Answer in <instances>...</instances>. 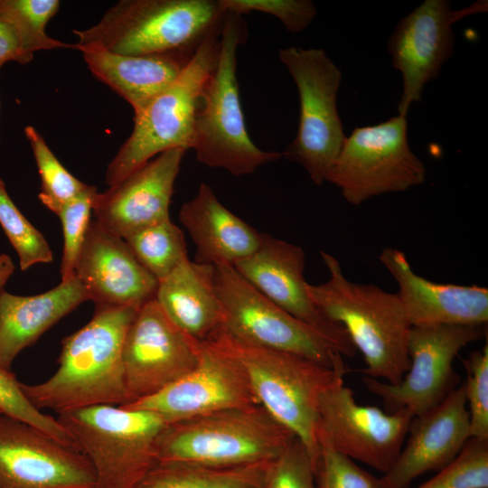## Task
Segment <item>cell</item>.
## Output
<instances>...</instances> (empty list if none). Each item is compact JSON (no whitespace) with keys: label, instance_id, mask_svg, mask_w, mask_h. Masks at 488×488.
Masks as SVG:
<instances>
[{"label":"cell","instance_id":"obj_10","mask_svg":"<svg viewBox=\"0 0 488 488\" xmlns=\"http://www.w3.org/2000/svg\"><path fill=\"white\" fill-rule=\"evenodd\" d=\"M407 130V116L401 114L378 125L355 127L325 182L337 186L352 205L421 184L426 167L411 151Z\"/></svg>","mask_w":488,"mask_h":488},{"label":"cell","instance_id":"obj_39","mask_svg":"<svg viewBox=\"0 0 488 488\" xmlns=\"http://www.w3.org/2000/svg\"><path fill=\"white\" fill-rule=\"evenodd\" d=\"M8 61L29 63L21 51L15 31L10 24L0 20V69Z\"/></svg>","mask_w":488,"mask_h":488},{"label":"cell","instance_id":"obj_40","mask_svg":"<svg viewBox=\"0 0 488 488\" xmlns=\"http://www.w3.org/2000/svg\"><path fill=\"white\" fill-rule=\"evenodd\" d=\"M14 271V264L6 254H0V293L5 290L4 286Z\"/></svg>","mask_w":488,"mask_h":488},{"label":"cell","instance_id":"obj_8","mask_svg":"<svg viewBox=\"0 0 488 488\" xmlns=\"http://www.w3.org/2000/svg\"><path fill=\"white\" fill-rule=\"evenodd\" d=\"M220 35L205 41L177 80L134 114L130 136L108 165V187L166 150L192 149L196 112L203 86L218 61Z\"/></svg>","mask_w":488,"mask_h":488},{"label":"cell","instance_id":"obj_12","mask_svg":"<svg viewBox=\"0 0 488 488\" xmlns=\"http://www.w3.org/2000/svg\"><path fill=\"white\" fill-rule=\"evenodd\" d=\"M414 417L408 408L386 413L358 403L342 377L321 397L319 445L385 474L397 460Z\"/></svg>","mask_w":488,"mask_h":488},{"label":"cell","instance_id":"obj_14","mask_svg":"<svg viewBox=\"0 0 488 488\" xmlns=\"http://www.w3.org/2000/svg\"><path fill=\"white\" fill-rule=\"evenodd\" d=\"M200 345L166 316L155 299L143 305L123 344L127 404L159 392L189 372L198 361Z\"/></svg>","mask_w":488,"mask_h":488},{"label":"cell","instance_id":"obj_22","mask_svg":"<svg viewBox=\"0 0 488 488\" xmlns=\"http://www.w3.org/2000/svg\"><path fill=\"white\" fill-rule=\"evenodd\" d=\"M380 260L399 286L396 295L411 327L487 324L486 287L429 281L412 270L399 249H384Z\"/></svg>","mask_w":488,"mask_h":488},{"label":"cell","instance_id":"obj_30","mask_svg":"<svg viewBox=\"0 0 488 488\" xmlns=\"http://www.w3.org/2000/svg\"><path fill=\"white\" fill-rule=\"evenodd\" d=\"M41 177L40 201L58 215L61 208L89 188L57 159L42 135L32 126L24 127Z\"/></svg>","mask_w":488,"mask_h":488},{"label":"cell","instance_id":"obj_19","mask_svg":"<svg viewBox=\"0 0 488 488\" xmlns=\"http://www.w3.org/2000/svg\"><path fill=\"white\" fill-rule=\"evenodd\" d=\"M455 21L450 2L426 0L397 24L389 52L403 79L399 114L407 116L410 105L421 99L425 84L437 77L453 55Z\"/></svg>","mask_w":488,"mask_h":488},{"label":"cell","instance_id":"obj_24","mask_svg":"<svg viewBox=\"0 0 488 488\" xmlns=\"http://www.w3.org/2000/svg\"><path fill=\"white\" fill-rule=\"evenodd\" d=\"M89 300L80 281H61L42 294L22 296L0 293V369L10 371L14 358L61 318Z\"/></svg>","mask_w":488,"mask_h":488},{"label":"cell","instance_id":"obj_29","mask_svg":"<svg viewBox=\"0 0 488 488\" xmlns=\"http://www.w3.org/2000/svg\"><path fill=\"white\" fill-rule=\"evenodd\" d=\"M59 7L58 0H0V20L14 28L21 51L29 62L37 51L76 49L75 44L53 39L45 31Z\"/></svg>","mask_w":488,"mask_h":488},{"label":"cell","instance_id":"obj_21","mask_svg":"<svg viewBox=\"0 0 488 488\" xmlns=\"http://www.w3.org/2000/svg\"><path fill=\"white\" fill-rule=\"evenodd\" d=\"M409 436L381 478L385 488H408L418 475L449 465L471 438L465 383L436 407L413 418Z\"/></svg>","mask_w":488,"mask_h":488},{"label":"cell","instance_id":"obj_35","mask_svg":"<svg viewBox=\"0 0 488 488\" xmlns=\"http://www.w3.org/2000/svg\"><path fill=\"white\" fill-rule=\"evenodd\" d=\"M466 371L465 392L471 438L488 440V345L463 361Z\"/></svg>","mask_w":488,"mask_h":488},{"label":"cell","instance_id":"obj_11","mask_svg":"<svg viewBox=\"0 0 488 488\" xmlns=\"http://www.w3.org/2000/svg\"><path fill=\"white\" fill-rule=\"evenodd\" d=\"M214 281L226 333L254 345L298 355L330 368L345 366L333 343L264 296L233 267H214Z\"/></svg>","mask_w":488,"mask_h":488},{"label":"cell","instance_id":"obj_28","mask_svg":"<svg viewBox=\"0 0 488 488\" xmlns=\"http://www.w3.org/2000/svg\"><path fill=\"white\" fill-rule=\"evenodd\" d=\"M124 239L158 281L189 259L184 233L171 220L147 226Z\"/></svg>","mask_w":488,"mask_h":488},{"label":"cell","instance_id":"obj_9","mask_svg":"<svg viewBox=\"0 0 488 488\" xmlns=\"http://www.w3.org/2000/svg\"><path fill=\"white\" fill-rule=\"evenodd\" d=\"M278 57L297 87L300 101L296 137L281 154L321 185L346 138L336 103L342 72L324 49L290 46L279 49Z\"/></svg>","mask_w":488,"mask_h":488},{"label":"cell","instance_id":"obj_33","mask_svg":"<svg viewBox=\"0 0 488 488\" xmlns=\"http://www.w3.org/2000/svg\"><path fill=\"white\" fill-rule=\"evenodd\" d=\"M0 412L30 424L57 440L77 447L73 438L57 418L36 408L21 389L11 371L0 369Z\"/></svg>","mask_w":488,"mask_h":488},{"label":"cell","instance_id":"obj_17","mask_svg":"<svg viewBox=\"0 0 488 488\" xmlns=\"http://www.w3.org/2000/svg\"><path fill=\"white\" fill-rule=\"evenodd\" d=\"M233 267L271 302L333 343L343 356L355 355L345 328L328 319L311 298L301 247L262 233L258 249Z\"/></svg>","mask_w":488,"mask_h":488},{"label":"cell","instance_id":"obj_16","mask_svg":"<svg viewBox=\"0 0 488 488\" xmlns=\"http://www.w3.org/2000/svg\"><path fill=\"white\" fill-rule=\"evenodd\" d=\"M96 474L78 448L0 414V488H95Z\"/></svg>","mask_w":488,"mask_h":488},{"label":"cell","instance_id":"obj_38","mask_svg":"<svg viewBox=\"0 0 488 488\" xmlns=\"http://www.w3.org/2000/svg\"><path fill=\"white\" fill-rule=\"evenodd\" d=\"M221 7L239 15L260 12L277 17L292 33L304 31L314 19L316 8L310 0H219Z\"/></svg>","mask_w":488,"mask_h":488},{"label":"cell","instance_id":"obj_2","mask_svg":"<svg viewBox=\"0 0 488 488\" xmlns=\"http://www.w3.org/2000/svg\"><path fill=\"white\" fill-rule=\"evenodd\" d=\"M320 254L329 278L324 284H308L314 303L328 319L345 328L363 355L365 376L399 383L410 364L411 326L398 296L374 285L350 281L333 256Z\"/></svg>","mask_w":488,"mask_h":488},{"label":"cell","instance_id":"obj_34","mask_svg":"<svg viewBox=\"0 0 488 488\" xmlns=\"http://www.w3.org/2000/svg\"><path fill=\"white\" fill-rule=\"evenodd\" d=\"M98 193L95 186L66 203L58 217L63 232V251L61 262V281L74 277V265L91 221L93 202Z\"/></svg>","mask_w":488,"mask_h":488},{"label":"cell","instance_id":"obj_27","mask_svg":"<svg viewBox=\"0 0 488 488\" xmlns=\"http://www.w3.org/2000/svg\"><path fill=\"white\" fill-rule=\"evenodd\" d=\"M271 462L229 468L157 462L134 488H263Z\"/></svg>","mask_w":488,"mask_h":488},{"label":"cell","instance_id":"obj_26","mask_svg":"<svg viewBox=\"0 0 488 488\" xmlns=\"http://www.w3.org/2000/svg\"><path fill=\"white\" fill-rule=\"evenodd\" d=\"M155 299L181 331L200 343L224 325L214 266L186 260L158 281Z\"/></svg>","mask_w":488,"mask_h":488},{"label":"cell","instance_id":"obj_25","mask_svg":"<svg viewBox=\"0 0 488 488\" xmlns=\"http://www.w3.org/2000/svg\"><path fill=\"white\" fill-rule=\"evenodd\" d=\"M90 72L140 112L172 85L196 52L123 55L97 46L78 48Z\"/></svg>","mask_w":488,"mask_h":488},{"label":"cell","instance_id":"obj_6","mask_svg":"<svg viewBox=\"0 0 488 488\" xmlns=\"http://www.w3.org/2000/svg\"><path fill=\"white\" fill-rule=\"evenodd\" d=\"M247 37L242 15L227 12L218 61L202 91L192 146L199 163L235 176L250 174L282 157L258 147L246 127L236 72L237 51Z\"/></svg>","mask_w":488,"mask_h":488},{"label":"cell","instance_id":"obj_5","mask_svg":"<svg viewBox=\"0 0 488 488\" xmlns=\"http://www.w3.org/2000/svg\"><path fill=\"white\" fill-rule=\"evenodd\" d=\"M296 437L260 404L167 424L157 461L229 468L275 460Z\"/></svg>","mask_w":488,"mask_h":488},{"label":"cell","instance_id":"obj_23","mask_svg":"<svg viewBox=\"0 0 488 488\" xmlns=\"http://www.w3.org/2000/svg\"><path fill=\"white\" fill-rule=\"evenodd\" d=\"M179 219L195 244L198 263L233 267L261 241L262 233L228 210L205 183L182 205Z\"/></svg>","mask_w":488,"mask_h":488},{"label":"cell","instance_id":"obj_3","mask_svg":"<svg viewBox=\"0 0 488 488\" xmlns=\"http://www.w3.org/2000/svg\"><path fill=\"white\" fill-rule=\"evenodd\" d=\"M226 15L219 0H121L97 24L73 30L76 50L92 45L135 56L195 52L221 34Z\"/></svg>","mask_w":488,"mask_h":488},{"label":"cell","instance_id":"obj_31","mask_svg":"<svg viewBox=\"0 0 488 488\" xmlns=\"http://www.w3.org/2000/svg\"><path fill=\"white\" fill-rule=\"evenodd\" d=\"M0 224L18 255L21 270L52 261V252L46 239L14 203L1 178Z\"/></svg>","mask_w":488,"mask_h":488},{"label":"cell","instance_id":"obj_4","mask_svg":"<svg viewBox=\"0 0 488 488\" xmlns=\"http://www.w3.org/2000/svg\"><path fill=\"white\" fill-rule=\"evenodd\" d=\"M208 341L239 362L258 404L302 441L316 474L320 399L344 376L346 367L330 368L298 355L254 345L222 328Z\"/></svg>","mask_w":488,"mask_h":488},{"label":"cell","instance_id":"obj_13","mask_svg":"<svg viewBox=\"0 0 488 488\" xmlns=\"http://www.w3.org/2000/svg\"><path fill=\"white\" fill-rule=\"evenodd\" d=\"M484 325L411 327L408 351L409 368L397 384L364 376L369 391L392 411L408 408L420 416L438 405L455 389L453 361L461 349L486 335Z\"/></svg>","mask_w":488,"mask_h":488},{"label":"cell","instance_id":"obj_41","mask_svg":"<svg viewBox=\"0 0 488 488\" xmlns=\"http://www.w3.org/2000/svg\"><path fill=\"white\" fill-rule=\"evenodd\" d=\"M0 414H1V412H0Z\"/></svg>","mask_w":488,"mask_h":488},{"label":"cell","instance_id":"obj_32","mask_svg":"<svg viewBox=\"0 0 488 488\" xmlns=\"http://www.w3.org/2000/svg\"><path fill=\"white\" fill-rule=\"evenodd\" d=\"M417 488H488V440L470 438L449 465Z\"/></svg>","mask_w":488,"mask_h":488},{"label":"cell","instance_id":"obj_15","mask_svg":"<svg viewBox=\"0 0 488 488\" xmlns=\"http://www.w3.org/2000/svg\"><path fill=\"white\" fill-rule=\"evenodd\" d=\"M258 404L239 362L212 341L202 342L196 365L159 392L122 405L159 416L166 424Z\"/></svg>","mask_w":488,"mask_h":488},{"label":"cell","instance_id":"obj_36","mask_svg":"<svg viewBox=\"0 0 488 488\" xmlns=\"http://www.w3.org/2000/svg\"><path fill=\"white\" fill-rule=\"evenodd\" d=\"M263 488H318L314 463L300 439L295 437L271 462Z\"/></svg>","mask_w":488,"mask_h":488},{"label":"cell","instance_id":"obj_20","mask_svg":"<svg viewBox=\"0 0 488 488\" xmlns=\"http://www.w3.org/2000/svg\"><path fill=\"white\" fill-rule=\"evenodd\" d=\"M187 150H166L96 194L92 214L108 231L127 238L152 224L170 220L174 182Z\"/></svg>","mask_w":488,"mask_h":488},{"label":"cell","instance_id":"obj_7","mask_svg":"<svg viewBox=\"0 0 488 488\" xmlns=\"http://www.w3.org/2000/svg\"><path fill=\"white\" fill-rule=\"evenodd\" d=\"M56 418L89 460L95 488H134L158 462L157 442L167 425L150 411L113 405L69 410Z\"/></svg>","mask_w":488,"mask_h":488},{"label":"cell","instance_id":"obj_37","mask_svg":"<svg viewBox=\"0 0 488 488\" xmlns=\"http://www.w3.org/2000/svg\"><path fill=\"white\" fill-rule=\"evenodd\" d=\"M315 476L318 488H385L381 478L325 444H320Z\"/></svg>","mask_w":488,"mask_h":488},{"label":"cell","instance_id":"obj_18","mask_svg":"<svg viewBox=\"0 0 488 488\" xmlns=\"http://www.w3.org/2000/svg\"><path fill=\"white\" fill-rule=\"evenodd\" d=\"M74 277L95 307L139 309L155 299L158 280L135 257L125 239L91 219L74 265Z\"/></svg>","mask_w":488,"mask_h":488},{"label":"cell","instance_id":"obj_1","mask_svg":"<svg viewBox=\"0 0 488 488\" xmlns=\"http://www.w3.org/2000/svg\"><path fill=\"white\" fill-rule=\"evenodd\" d=\"M133 307H96L91 320L65 337L57 371L47 380L20 382L28 400L39 410L57 414L98 405L128 402L122 359Z\"/></svg>","mask_w":488,"mask_h":488}]
</instances>
